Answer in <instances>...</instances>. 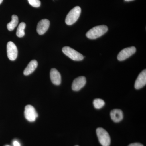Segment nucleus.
Listing matches in <instances>:
<instances>
[{"instance_id": "nucleus-14", "label": "nucleus", "mask_w": 146, "mask_h": 146, "mask_svg": "<svg viewBox=\"0 0 146 146\" xmlns=\"http://www.w3.org/2000/svg\"><path fill=\"white\" fill-rule=\"evenodd\" d=\"M11 18V21L7 25V28L9 31H13L17 26L18 23V17L16 15H12Z\"/></svg>"}, {"instance_id": "nucleus-21", "label": "nucleus", "mask_w": 146, "mask_h": 146, "mask_svg": "<svg viewBox=\"0 0 146 146\" xmlns=\"http://www.w3.org/2000/svg\"><path fill=\"white\" fill-rule=\"evenodd\" d=\"M3 0H0V4H1V3H2Z\"/></svg>"}, {"instance_id": "nucleus-3", "label": "nucleus", "mask_w": 146, "mask_h": 146, "mask_svg": "<svg viewBox=\"0 0 146 146\" xmlns=\"http://www.w3.org/2000/svg\"><path fill=\"white\" fill-rule=\"evenodd\" d=\"M97 136L99 141L102 146H110L111 143L110 136L106 130L101 127L96 129Z\"/></svg>"}, {"instance_id": "nucleus-6", "label": "nucleus", "mask_w": 146, "mask_h": 146, "mask_svg": "<svg viewBox=\"0 0 146 146\" xmlns=\"http://www.w3.org/2000/svg\"><path fill=\"white\" fill-rule=\"evenodd\" d=\"M136 48L134 46L129 47L124 49L118 54V60L119 61H123L127 59L134 54L136 52Z\"/></svg>"}, {"instance_id": "nucleus-5", "label": "nucleus", "mask_w": 146, "mask_h": 146, "mask_svg": "<svg viewBox=\"0 0 146 146\" xmlns=\"http://www.w3.org/2000/svg\"><path fill=\"white\" fill-rule=\"evenodd\" d=\"M25 116L28 121L32 122L36 120L38 115L32 106L28 105L25 107Z\"/></svg>"}, {"instance_id": "nucleus-4", "label": "nucleus", "mask_w": 146, "mask_h": 146, "mask_svg": "<svg viewBox=\"0 0 146 146\" xmlns=\"http://www.w3.org/2000/svg\"><path fill=\"white\" fill-rule=\"evenodd\" d=\"M62 51L64 54L72 60L76 61H80L84 59V56L82 54L70 47H63L62 49Z\"/></svg>"}, {"instance_id": "nucleus-9", "label": "nucleus", "mask_w": 146, "mask_h": 146, "mask_svg": "<svg viewBox=\"0 0 146 146\" xmlns=\"http://www.w3.org/2000/svg\"><path fill=\"white\" fill-rule=\"evenodd\" d=\"M86 79L85 77L80 76L77 78L73 81L72 89L74 91H78L85 86Z\"/></svg>"}, {"instance_id": "nucleus-1", "label": "nucleus", "mask_w": 146, "mask_h": 146, "mask_svg": "<svg viewBox=\"0 0 146 146\" xmlns=\"http://www.w3.org/2000/svg\"><path fill=\"white\" fill-rule=\"evenodd\" d=\"M108 31V28L106 25L97 26L89 30L86 33V35L87 38L91 39H97L102 36Z\"/></svg>"}, {"instance_id": "nucleus-22", "label": "nucleus", "mask_w": 146, "mask_h": 146, "mask_svg": "<svg viewBox=\"0 0 146 146\" xmlns=\"http://www.w3.org/2000/svg\"><path fill=\"white\" fill-rule=\"evenodd\" d=\"M9 146L7 145V146Z\"/></svg>"}, {"instance_id": "nucleus-16", "label": "nucleus", "mask_w": 146, "mask_h": 146, "mask_svg": "<svg viewBox=\"0 0 146 146\" xmlns=\"http://www.w3.org/2000/svg\"><path fill=\"white\" fill-rule=\"evenodd\" d=\"M93 104L95 108L99 109L104 106L105 102L103 100L100 99H96L94 101Z\"/></svg>"}, {"instance_id": "nucleus-18", "label": "nucleus", "mask_w": 146, "mask_h": 146, "mask_svg": "<svg viewBox=\"0 0 146 146\" xmlns=\"http://www.w3.org/2000/svg\"><path fill=\"white\" fill-rule=\"evenodd\" d=\"M128 146H144L143 145H142L140 143H133L129 145Z\"/></svg>"}, {"instance_id": "nucleus-12", "label": "nucleus", "mask_w": 146, "mask_h": 146, "mask_svg": "<svg viewBox=\"0 0 146 146\" xmlns=\"http://www.w3.org/2000/svg\"><path fill=\"white\" fill-rule=\"evenodd\" d=\"M110 117L113 121L119 122L123 120V115L122 110L119 109H114L110 112Z\"/></svg>"}, {"instance_id": "nucleus-20", "label": "nucleus", "mask_w": 146, "mask_h": 146, "mask_svg": "<svg viewBox=\"0 0 146 146\" xmlns=\"http://www.w3.org/2000/svg\"><path fill=\"white\" fill-rule=\"evenodd\" d=\"M124 1H133V0H124Z\"/></svg>"}, {"instance_id": "nucleus-7", "label": "nucleus", "mask_w": 146, "mask_h": 146, "mask_svg": "<svg viewBox=\"0 0 146 146\" xmlns=\"http://www.w3.org/2000/svg\"><path fill=\"white\" fill-rule=\"evenodd\" d=\"M7 56L11 60H16L18 56V49L16 45L12 42H9L7 46Z\"/></svg>"}, {"instance_id": "nucleus-10", "label": "nucleus", "mask_w": 146, "mask_h": 146, "mask_svg": "<svg viewBox=\"0 0 146 146\" xmlns=\"http://www.w3.org/2000/svg\"><path fill=\"white\" fill-rule=\"evenodd\" d=\"M146 84V70H144L138 75L134 84L136 89H139L145 86Z\"/></svg>"}, {"instance_id": "nucleus-15", "label": "nucleus", "mask_w": 146, "mask_h": 146, "mask_svg": "<svg viewBox=\"0 0 146 146\" xmlns=\"http://www.w3.org/2000/svg\"><path fill=\"white\" fill-rule=\"evenodd\" d=\"M26 27V24L24 22H22L20 24L17 28L16 31V35L18 37H22L25 35V29Z\"/></svg>"}, {"instance_id": "nucleus-11", "label": "nucleus", "mask_w": 146, "mask_h": 146, "mask_svg": "<svg viewBox=\"0 0 146 146\" xmlns=\"http://www.w3.org/2000/svg\"><path fill=\"white\" fill-rule=\"evenodd\" d=\"M50 77L53 84L56 85H60L61 83V77L60 73L55 68H52L50 72Z\"/></svg>"}, {"instance_id": "nucleus-8", "label": "nucleus", "mask_w": 146, "mask_h": 146, "mask_svg": "<svg viewBox=\"0 0 146 146\" xmlns=\"http://www.w3.org/2000/svg\"><path fill=\"white\" fill-rule=\"evenodd\" d=\"M50 25V21L48 19H42L39 21L36 28V31L38 34L40 35L44 34L49 27Z\"/></svg>"}, {"instance_id": "nucleus-19", "label": "nucleus", "mask_w": 146, "mask_h": 146, "mask_svg": "<svg viewBox=\"0 0 146 146\" xmlns=\"http://www.w3.org/2000/svg\"><path fill=\"white\" fill-rule=\"evenodd\" d=\"M13 146H21V145H20L19 142L16 141H13Z\"/></svg>"}, {"instance_id": "nucleus-17", "label": "nucleus", "mask_w": 146, "mask_h": 146, "mask_svg": "<svg viewBox=\"0 0 146 146\" xmlns=\"http://www.w3.org/2000/svg\"><path fill=\"white\" fill-rule=\"evenodd\" d=\"M29 3L34 7H39L41 5V1L39 0H28Z\"/></svg>"}, {"instance_id": "nucleus-23", "label": "nucleus", "mask_w": 146, "mask_h": 146, "mask_svg": "<svg viewBox=\"0 0 146 146\" xmlns=\"http://www.w3.org/2000/svg\"></svg>"}, {"instance_id": "nucleus-2", "label": "nucleus", "mask_w": 146, "mask_h": 146, "mask_svg": "<svg viewBox=\"0 0 146 146\" xmlns=\"http://www.w3.org/2000/svg\"><path fill=\"white\" fill-rule=\"evenodd\" d=\"M81 12V8L76 6L69 12L65 18V23L68 25H71L78 20Z\"/></svg>"}, {"instance_id": "nucleus-13", "label": "nucleus", "mask_w": 146, "mask_h": 146, "mask_svg": "<svg viewBox=\"0 0 146 146\" xmlns=\"http://www.w3.org/2000/svg\"><path fill=\"white\" fill-rule=\"evenodd\" d=\"M38 66V63L36 60H32L29 63L26 68L24 70L23 74L25 76H28L32 74Z\"/></svg>"}]
</instances>
